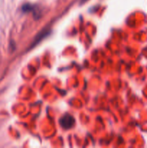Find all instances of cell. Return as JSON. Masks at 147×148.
Here are the masks:
<instances>
[{
  "instance_id": "obj_1",
  "label": "cell",
  "mask_w": 147,
  "mask_h": 148,
  "mask_svg": "<svg viewBox=\"0 0 147 148\" xmlns=\"http://www.w3.org/2000/svg\"><path fill=\"white\" fill-rule=\"evenodd\" d=\"M74 118L70 114H66L60 120L61 126L65 130H69L71 128L74 124Z\"/></svg>"
},
{
  "instance_id": "obj_2",
  "label": "cell",
  "mask_w": 147,
  "mask_h": 148,
  "mask_svg": "<svg viewBox=\"0 0 147 148\" xmlns=\"http://www.w3.org/2000/svg\"><path fill=\"white\" fill-rule=\"evenodd\" d=\"M22 10L24 12H33L35 11V6L30 4H24L22 7Z\"/></svg>"
},
{
  "instance_id": "obj_3",
  "label": "cell",
  "mask_w": 147,
  "mask_h": 148,
  "mask_svg": "<svg viewBox=\"0 0 147 148\" xmlns=\"http://www.w3.org/2000/svg\"><path fill=\"white\" fill-rule=\"evenodd\" d=\"M88 0H81V3H82V4H83V3H84V2H86V1H87Z\"/></svg>"
}]
</instances>
